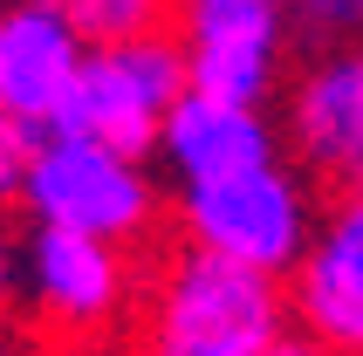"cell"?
<instances>
[{"mask_svg":"<svg viewBox=\"0 0 363 356\" xmlns=\"http://www.w3.org/2000/svg\"><path fill=\"white\" fill-rule=\"evenodd\" d=\"M295 336L288 281L240 267L199 240H172L144 260V301L123 350L130 356H274Z\"/></svg>","mask_w":363,"mask_h":356,"instance_id":"obj_1","label":"cell"},{"mask_svg":"<svg viewBox=\"0 0 363 356\" xmlns=\"http://www.w3.org/2000/svg\"><path fill=\"white\" fill-rule=\"evenodd\" d=\"M144 301V260L138 247L62 226H28L21 240V316L35 343L62 356H103L130 336Z\"/></svg>","mask_w":363,"mask_h":356,"instance_id":"obj_2","label":"cell"},{"mask_svg":"<svg viewBox=\"0 0 363 356\" xmlns=\"http://www.w3.org/2000/svg\"><path fill=\"white\" fill-rule=\"evenodd\" d=\"M172 219H179V240H199L274 281L295 274L323 233L302 158H267L247 172L206 178V185H172Z\"/></svg>","mask_w":363,"mask_h":356,"instance_id":"obj_3","label":"cell"},{"mask_svg":"<svg viewBox=\"0 0 363 356\" xmlns=\"http://www.w3.org/2000/svg\"><path fill=\"white\" fill-rule=\"evenodd\" d=\"M28 226H62V233L117 240V247H151L164 226V185L151 165L82 130H41L28 192H21Z\"/></svg>","mask_w":363,"mask_h":356,"instance_id":"obj_4","label":"cell"},{"mask_svg":"<svg viewBox=\"0 0 363 356\" xmlns=\"http://www.w3.org/2000/svg\"><path fill=\"white\" fill-rule=\"evenodd\" d=\"M185 89H192V69H185L179 35L158 28V35H130V41H96L55 130L103 138L130 158H158V138L172 110L185 103Z\"/></svg>","mask_w":363,"mask_h":356,"instance_id":"obj_5","label":"cell"},{"mask_svg":"<svg viewBox=\"0 0 363 356\" xmlns=\"http://www.w3.org/2000/svg\"><path fill=\"white\" fill-rule=\"evenodd\" d=\"M288 21L295 14L274 7V0H179L172 35L185 48L192 89L261 110L288 62Z\"/></svg>","mask_w":363,"mask_h":356,"instance_id":"obj_6","label":"cell"},{"mask_svg":"<svg viewBox=\"0 0 363 356\" xmlns=\"http://www.w3.org/2000/svg\"><path fill=\"white\" fill-rule=\"evenodd\" d=\"M96 41L62 0H0V110L28 130H55Z\"/></svg>","mask_w":363,"mask_h":356,"instance_id":"obj_7","label":"cell"},{"mask_svg":"<svg viewBox=\"0 0 363 356\" xmlns=\"http://www.w3.org/2000/svg\"><path fill=\"white\" fill-rule=\"evenodd\" d=\"M288 151L308 172H357L363 165V48L336 41L288 82V123H281Z\"/></svg>","mask_w":363,"mask_h":356,"instance_id":"obj_8","label":"cell"},{"mask_svg":"<svg viewBox=\"0 0 363 356\" xmlns=\"http://www.w3.org/2000/svg\"><path fill=\"white\" fill-rule=\"evenodd\" d=\"M267 158H281L274 123L254 103H226V96H206V89H185V103L172 110V123L158 138V172L172 185H206V178L247 172V165H267Z\"/></svg>","mask_w":363,"mask_h":356,"instance_id":"obj_9","label":"cell"},{"mask_svg":"<svg viewBox=\"0 0 363 356\" xmlns=\"http://www.w3.org/2000/svg\"><path fill=\"white\" fill-rule=\"evenodd\" d=\"M288 301L308 343H323L329 356H363V281L336 274L323 260H302L288 274Z\"/></svg>","mask_w":363,"mask_h":356,"instance_id":"obj_10","label":"cell"},{"mask_svg":"<svg viewBox=\"0 0 363 356\" xmlns=\"http://www.w3.org/2000/svg\"><path fill=\"white\" fill-rule=\"evenodd\" d=\"M62 7L76 14L89 41H130V35H158L179 0H62Z\"/></svg>","mask_w":363,"mask_h":356,"instance_id":"obj_11","label":"cell"},{"mask_svg":"<svg viewBox=\"0 0 363 356\" xmlns=\"http://www.w3.org/2000/svg\"><path fill=\"white\" fill-rule=\"evenodd\" d=\"M308 260H323V267H336V274L363 281V199H357V192H350L343 206L323 219V233H315Z\"/></svg>","mask_w":363,"mask_h":356,"instance_id":"obj_12","label":"cell"},{"mask_svg":"<svg viewBox=\"0 0 363 356\" xmlns=\"http://www.w3.org/2000/svg\"><path fill=\"white\" fill-rule=\"evenodd\" d=\"M288 14H295V28L308 41H323V48L363 35V0H288Z\"/></svg>","mask_w":363,"mask_h":356,"instance_id":"obj_13","label":"cell"},{"mask_svg":"<svg viewBox=\"0 0 363 356\" xmlns=\"http://www.w3.org/2000/svg\"><path fill=\"white\" fill-rule=\"evenodd\" d=\"M28 165H35V130L0 110V206H21V192H28Z\"/></svg>","mask_w":363,"mask_h":356,"instance_id":"obj_14","label":"cell"},{"mask_svg":"<svg viewBox=\"0 0 363 356\" xmlns=\"http://www.w3.org/2000/svg\"><path fill=\"white\" fill-rule=\"evenodd\" d=\"M21 308V240L0 233V316Z\"/></svg>","mask_w":363,"mask_h":356,"instance_id":"obj_15","label":"cell"},{"mask_svg":"<svg viewBox=\"0 0 363 356\" xmlns=\"http://www.w3.org/2000/svg\"><path fill=\"white\" fill-rule=\"evenodd\" d=\"M274 356H329V350H323V343H308L302 329H295V336H288V343H281V350H274Z\"/></svg>","mask_w":363,"mask_h":356,"instance_id":"obj_16","label":"cell"},{"mask_svg":"<svg viewBox=\"0 0 363 356\" xmlns=\"http://www.w3.org/2000/svg\"><path fill=\"white\" fill-rule=\"evenodd\" d=\"M0 356H21V343H14V336H0Z\"/></svg>","mask_w":363,"mask_h":356,"instance_id":"obj_17","label":"cell"},{"mask_svg":"<svg viewBox=\"0 0 363 356\" xmlns=\"http://www.w3.org/2000/svg\"><path fill=\"white\" fill-rule=\"evenodd\" d=\"M350 192H357V199H363V165H357V172H350Z\"/></svg>","mask_w":363,"mask_h":356,"instance_id":"obj_18","label":"cell"},{"mask_svg":"<svg viewBox=\"0 0 363 356\" xmlns=\"http://www.w3.org/2000/svg\"><path fill=\"white\" fill-rule=\"evenodd\" d=\"M274 7H288V0H274Z\"/></svg>","mask_w":363,"mask_h":356,"instance_id":"obj_19","label":"cell"}]
</instances>
